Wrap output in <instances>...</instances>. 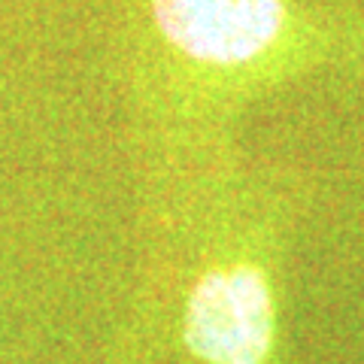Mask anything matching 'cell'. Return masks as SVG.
<instances>
[{
	"instance_id": "2",
	"label": "cell",
	"mask_w": 364,
	"mask_h": 364,
	"mask_svg": "<svg viewBox=\"0 0 364 364\" xmlns=\"http://www.w3.org/2000/svg\"><path fill=\"white\" fill-rule=\"evenodd\" d=\"M164 37L207 64H243L277 43L282 0H155Z\"/></svg>"
},
{
	"instance_id": "1",
	"label": "cell",
	"mask_w": 364,
	"mask_h": 364,
	"mask_svg": "<svg viewBox=\"0 0 364 364\" xmlns=\"http://www.w3.org/2000/svg\"><path fill=\"white\" fill-rule=\"evenodd\" d=\"M186 343L203 364H267L277 343V298L258 264L207 270L186 304Z\"/></svg>"
}]
</instances>
